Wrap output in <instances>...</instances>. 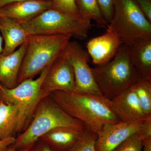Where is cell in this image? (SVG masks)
Listing matches in <instances>:
<instances>
[{"mask_svg":"<svg viewBox=\"0 0 151 151\" xmlns=\"http://www.w3.org/2000/svg\"><path fill=\"white\" fill-rule=\"evenodd\" d=\"M69 116L97 134L105 124L121 122L103 95L57 91L49 95Z\"/></svg>","mask_w":151,"mask_h":151,"instance_id":"1","label":"cell"},{"mask_svg":"<svg viewBox=\"0 0 151 151\" xmlns=\"http://www.w3.org/2000/svg\"><path fill=\"white\" fill-rule=\"evenodd\" d=\"M58 127H66L84 131L81 122L69 116L52 99L47 96L38 103L27 128L18 135L9 147L18 150H29L44 134Z\"/></svg>","mask_w":151,"mask_h":151,"instance_id":"2","label":"cell"},{"mask_svg":"<svg viewBox=\"0 0 151 151\" xmlns=\"http://www.w3.org/2000/svg\"><path fill=\"white\" fill-rule=\"evenodd\" d=\"M71 36L65 35H29L19 74L18 84L33 78L62 56Z\"/></svg>","mask_w":151,"mask_h":151,"instance_id":"3","label":"cell"},{"mask_svg":"<svg viewBox=\"0 0 151 151\" xmlns=\"http://www.w3.org/2000/svg\"><path fill=\"white\" fill-rule=\"evenodd\" d=\"M92 70L100 92L110 100L124 92L141 78L130 59L128 46L124 44L111 60L92 68Z\"/></svg>","mask_w":151,"mask_h":151,"instance_id":"4","label":"cell"},{"mask_svg":"<svg viewBox=\"0 0 151 151\" xmlns=\"http://www.w3.org/2000/svg\"><path fill=\"white\" fill-rule=\"evenodd\" d=\"M127 46L151 38V22L133 0H115L113 18L108 28Z\"/></svg>","mask_w":151,"mask_h":151,"instance_id":"5","label":"cell"},{"mask_svg":"<svg viewBox=\"0 0 151 151\" xmlns=\"http://www.w3.org/2000/svg\"><path fill=\"white\" fill-rule=\"evenodd\" d=\"M28 35H65L80 40L87 37L91 21L50 8L22 24Z\"/></svg>","mask_w":151,"mask_h":151,"instance_id":"6","label":"cell"},{"mask_svg":"<svg viewBox=\"0 0 151 151\" xmlns=\"http://www.w3.org/2000/svg\"><path fill=\"white\" fill-rule=\"evenodd\" d=\"M49 68H45L35 79L25 80L12 89L0 84V101L15 105L18 109L17 135L21 134L28 127L37 106L42 99V84Z\"/></svg>","mask_w":151,"mask_h":151,"instance_id":"7","label":"cell"},{"mask_svg":"<svg viewBox=\"0 0 151 151\" xmlns=\"http://www.w3.org/2000/svg\"><path fill=\"white\" fill-rule=\"evenodd\" d=\"M63 55L73 69L77 93L103 95L88 63L90 56L81 45L77 41H70Z\"/></svg>","mask_w":151,"mask_h":151,"instance_id":"8","label":"cell"},{"mask_svg":"<svg viewBox=\"0 0 151 151\" xmlns=\"http://www.w3.org/2000/svg\"><path fill=\"white\" fill-rule=\"evenodd\" d=\"M57 91L77 93L73 69L63 55L49 68L42 84V98Z\"/></svg>","mask_w":151,"mask_h":151,"instance_id":"9","label":"cell"},{"mask_svg":"<svg viewBox=\"0 0 151 151\" xmlns=\"http://www.w3.org/2000/svg\"><path fill=\"white\" fill-rule=\"evenodd\" d=\"M142 122L107 123L97 134L96 151H112L127 138L137 132Z\"/></svg>","mask_w":151,"mask_h":151,"instance_id":"10","label":"cell"},{"mask_svg":"<svg viewBox=\"0 0 151 151\" xmlns=\"http://www.w3.org/2000/svg\"><path fill=\"white\" fill-rule=\"evenodd\" d=\"M110 105L121 122L137 123L143 122L148 117L143 112L132 86L110 100Z\"/></svg>","mask_w":151,"mask_h":151,"instance_id":"11","label":"cell"},{"mask_svg":"<svg viewBox=\"0 0 151 151\" xmlns=\"http://www.w3.org/2000/svg\"><path fill=\"white\" fill-rule=\"evenodd\" d=\"M122 45L119 38L107 28L104 34L90 39L86 44V48L92 62L97 66L113 59Z\"/></svg>","mask_w":151,"mask_h":151,"instance_id":"12","label":"cell"},{"mask_svg":"<svg viewBox=\"0 0 151 151\" xmlns=\"http://www.w3.org/2000/svg\"><path fill=\"white\" fill-rule=\"evenodd\" d=\"M52 0H26L0 8V17H6L22 24L51 8Z\"/></svg>","mask_w":151,"mask_h":151,"instance_id":"13","label":"cell"},{"mask_svg":"<svg viewBox=\"0 0 151 151\" xmlns=\"http://www.w3.org/2000/svg\"><path fill=\"white\" fill-rule=\"evenodd\" d=\"M27 49V43L7 55L0 54V84L9 89L18 84V78Z\"/></svg>","mask_w":151,"mask_h":151,"instance_id":"14","label":"cell"},{"mask_svg":"<svg viewBox=\"0 0 151 151\" xmlns=\"http://www.w3.org/2000/svg\"><path fill=\"white\" fill-rule=\"evenodd\" d=\"M0 33L4 42L1 54L13 53L17 47L27 43L28 34L22 25L6 17H0Z\"/></svg>","mask_w":151,"mask_h":151,"instance_id":"15","label":"cell"},{"mask_svg":"<svg viewBox=\"0 0 151 151\" xmlns=\"http://www.w3.org/2000/svg\"><path fill=\"white\" fill-rule=\"evenodd\" d=\"M132 64L141 78L151 80V38L128 46Z\"/></svg>","mask_w":151,"mask_h":151,"instance_id":"16","label":"cell"},{"mask_svg":"<svg viewBox=\"0 0 151 151\" xmlns=\"http://www.w3.org/2000/svg\"><path fill=\"white\" fill-rule=\"evenodd\" d=\"M83 132L71 128L58 127L49 131L40 139L53 151H67L77 142Z\"/></svg>","mask_w":151,"mask_h":151,"instance_id":"17","label":"cell"},{"mask_svg":"<svg viewBox=\"0 0 151 151\" xmlns=\"http://www.w3.org/2000/svg\"><path fill=\"white\" fill-rule=\"evenodd\" d=\"M19 116L16 106L0 101V140L15 137Z\"/></svg>","mask_w":151,"mask_h":151,"instance_id":"18","label":"cell"},{"mask_svg":"<svg viewBox=\"0 0 151 151\" xmlns=\"http://www.w3.org/2000/svg\"><path fill=\"white\" fill-rule=\"evenodd\" d=\"M80 16L94 21L98 27L107 29L108 24L105 20L97 0H75Z\"/></svg>","mask_w":151,"mask_h":151,"instance_id":"19","label":"cell"},{"mask_svg":"<svg viewBox=\"0 0 151 151\" xmlns=\"http://www.w3.org/2000/svg\"><path fill=\"white\" fill-rule=\"evenodd\" d=\"M144 113L151 116V80L140 78L132 85Z\"/></svg>","mask_w":151,"mask_h":151,"instance_id":"20","label":"cell"},{"mask_svg":"<svg viewBox=\"0 0 151 151\" xmlns=\"http://www.w3.org/2000/svg\"><path fill=\"white\" fill-rule=\"evenodd\" d=\"M97 137L96 133L86 128L77 142L67 151H96L95 143Z\"/></svg>","mask_w":151,"mask_h":151,"instance_id":"21","label":"cell"},{"mask_svg":"<svg viewBox=\"0 0 151 151\" xmlns=\"http://www.w3.org/2000/svg\"><path fill=\"white\" fill-rule=\"evenodd\" d=\"M142 141L137 133L132 135L112 151H142Z\"/></svg>","mask_w":151,"mask_h":151,"instance_id":"22","label":"cell"},{"mask_svg":"<svg viewBox=\"0 0 151 151\" xmlns=\"http://www.w3.org/2000/svg\"><path fill=\"white\" fill-rule=\"evenodd\" d=\"M51 8L76 16L79 15L75 0H52Z\"/></svg>","mask_w":151,"mask_h":151,"instance_id":"23","label":"cell"},{"mask_svg":"<svg viewBox=\"0 0 151 151\" xmlns=\"http://www.w3.org/2000/svg\"><path fill=\"white\" fill-rule=\"evenodd\" d=\"M115 0H97L98 4L105 20L108 24L113 18Z\"/></svg>","mask_w":151,"mask_h":151,"instance_id":"24","label":"cell"},{"mask_svg":"<svg viewBox=\"0 0 151 151\" xmlns=\"http://www.w3.org/2000/svg\"><path fill=\"white\" fill-rule=\"evenodd\" d=\"M137 134L142 141L151 138V116H148L142 122Z\"/></svg>","mask_w":151,"mask_h":151,"instance_id":"25","label":"cell"},{"mask_svg":"<svg viewBox=\"0 0 151 151\" xmlns=\"http://www.w3.org/2000/svg\"><path fill=\"white\" fill-rule=\"evenodd\" d=\"M151 22V0H133Z\"/></svg>","mask_w":151,"mask_h":151,"instance_id":"26","label":"cell"},{"mask_svg":"<svg viewBox=\"0 0 151 151\" xmlns=\"http://www.w3.org/2000/svg\"><path fill=\"white\" fill-rule=\"evenodd\" d=\"M29 151H53L47 144L40 138L29 149Z\"/></svg>","mask_w":151,"mask_h":151,"instance_id":"27","label":"cell"},{"mask_svg":"<svg viewBox=\"0 0 151 151\" xmlns=\"http://www.w3.org/2000/svg\"><path fill=\"white\" fill-rule=\"evenodd\" d=\"M15 137H11L0 140V151H4L13 143Z\"/></svg>","mask_w":151,"mask_h":151,"instance_id":"28","label":"cell"},{"mask_svg":"<svg viewBox=\"0 0 151 151\" xmlns=\"http://www.w3.org/2000/svg\"><path fill=\"white\" fill-rule=\"evenodd\" d=\"M144 151H151V138L142 140Z\"/></svg>","mask_w":151,"mask_h":151,"instance_id":"29","label":"cell"},{"mask_svg":"<svg viewBox=\"0 0 151 151\" xmlns=\"http://www.w3.org/2000/svg\"><path fill=\"white\" fill-rule=\"evenodd\" d=\"M26 0H0V8L11 4V3L22 1Z\"/></svg>","mask_w":151,"mask_h":151,"instance_id":"30","label":"cell"},{"mask_svg":"<svg viewBox=\"0 0 151 151\" xmlns=\"http://www.w3.org/2000/svg\"><path fill=\"white\" fill-rule=\"evenodd\" d=\"M3 38L2 37L1 35V34H0V54H1L3 51Z\"/></svg>","mask_w":151,"mask_h":151,"instance_id":"31","label":"cell"},{"mask_svg":"<svg viewBox=\"0 0 151 151\" xmlns=\"http://www.w3.org/2000/svg\"><path fill=\"white\" fill-rule=\"evenodd\" d=\"M4 151H29V150H14L11 148L8 147L7 148L6 150H5Z\"/></svg>","mask_w":151,"mask_h":151,"instance_id":"32","label":"cell"}]
</instances>
